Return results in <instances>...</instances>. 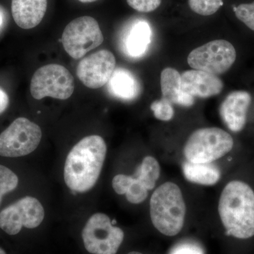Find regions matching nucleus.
<instances>
[{
    "mask_svg": "<svg viewBox=\"0 0 254 254\" xmlns=\"http://www.w3.org/2000/svg\"><path fill=\"white\" fill-rule=\"evenodd\" d=\"M107 153L101 136L85 137L73 147L65 162L64 181L70 190L86 192L95 186L101 173Z\"/></svg>",
    "mask_w": 254,
    "mask_h": 254,
    "instance_id": "nucleus-1",
    "label": "nucleus"
},
{
    "mask_svg": "<svg viewBox=\"0 0 254 254\" xmlns=\"http://www.w3.org/2000/svg\"><path fill=\"white\" fill-rule=\"evenodd\" d=\"M218 211L227 235L241 240L254 236V191L250 185L240 181L227 184Z\"/></svg>",
    "mask_w": 254,
    "mask_h": 254,
    "instance_id": "nucleus-2",
    "label": "nucleus"
},
{
    "mask_svg": "<svg viewBox=\"0 0 254 254\" xmlns=\"http://www.w3.org/2000/svg\"><path fill=\"white\" fill-rule=\"evenodd\" d=\"M150 218L159 232L173 237L180 233L185 223L186 205L180 187L166 182L155 190L150 201Z\"/></svg>",
    "mask_w": 254,
    "mask_h": 254,
    "instance_id": "nucleus-3",
    "label": "nucleus"
},
{
    "mask_svg": "<svg viewBox=\"0 0 254 254\" xmlns=\"http://www.w3.org/2000/svg\"><path fill=\"white\" fill-rule=\"evenodd\" d=\"M230 133L217 127L200 128L187 140L184 154L193 163H211L228 153L233 148Z\"/></svg>",
    "mask_w": 254,
    "mask_h": 254,
    "instance_id": "nucleus-4",
    "label": "nucleus"
},
{
    "mask_svg": "<svg viewBox=\"0 0 254 254\" xmlns=\"http://www.w3.org/2000/svg\"><path fill=\"white\" fill-rule=\"evenodd\" d=\"M124 237L123 230L114 226L104 213L92 215L82 232L85 248L93 254H116Z\"/></svg>",
    "mask_w": 254,
    "mask_h": 254,
    "instance_id": "nucleus-5",
    "label": "nucleus"
},
{
    "mask_svg": "<svg viewBox=\"0 0 254 254\" xmlns=\"http://www.w3.org/2000/svg\"><path fill=\"white\" fill-rule=\"evenodd\" d=\"M74 91V79L67 68L60 64L46 65L38 68L31 82L33 98L41 100L46 97L66 100Z\"/></svg>",
    "mask_w": 254,
    "mask_h": 254,
    "instance_id": "nucleus-6",
    "label": "nucleus"
},
{
    "mask_svg": "<svg viewBox=\"0 0 254 254\" xmlns=\"http://www.w3.org/2000/svg\"><path fill=\"white\" fill-rule=\"evenodd\" d=\"M104 41L98 21L91 16L75 18L64 30L62 42L65 51L75 60L83 58Z\"/></svg>",
    "mask_w": 254,
    "mask_h": 254,
    "instance_id": "nucleus-7",
    "label": "nucleus"
},
{
    "mask_svg": "<svg viewBox=\"0 0 254 254\" xmlns=\"http://www.w3.org/2000/svg\"><path fill=\"white\" fill-rule=\"evenodd\" d=\"M160 173L158 162L153 157L147 156L137 169L134 177L116 175L113 180V187L118 194H126L128 202L138 204L144 201L148 190L154 188Z\"/></svg>",
    "mask_w": 254,
    "mask_h": 254,
    "instance_id": "nucleus-8",
    "label": "nucleus"
},
{
    "mask_svg": "<svg viewBox=\"0 0 254 254\" xmlns=\"http://www.w3.org/2000/svg\"><path fill=\"white\" fill-rule=\"evenodd\" d=\"M41 138L38 125L28 119L17 118L0 134V155L18 158L30 154L39 145Z\"/></svg>",
    "mask_w": 254,
    "mask_h": 254,
    "instance_id": "nucleus-9",
    "label": "nucleus"
},
{
    "mask_svg": "<svg viewBox=\"0 0 254 254\" xmlns=\"http://www.w3.org/2000/svg\"><path fill=\"white\" fill-rule=\"evenodd\" d=\"M236 58V50L232 43L215 40L192 50L187 62L193 69L218 76L228 71Z\"/></svg>",
    "mask_w": 254,
    "mask_h": 254,
    "instance_id": "nucleus-10",
    "label": "nucleus"
},
{
    "mask_svg": "<svg viewBox=\"0 0 254 254\" xmlns=\"http://www.w3.org/2000/svg\"><path fill=\"white\" fill-rule=\"evenodd\" d=\"M44 216L39 200L26 196L0 212V228L8 235H17L23 227L33 229L39 226Z\"/></svg>",
    "mask_w": 254,
    "mask_h": 254,
    "instance_id": "nucleus-11",
    "label": "nucleus"
},
{
    "mask_svg": "<svg viewBox=\"0 0 254 254\" xmlns=\"http://www.w3.org/2000/svg\"><path fill=\"white\" fill-rule=\"evenodd\" d=\"M115 66L116 60L113 53L102 50L82 60L78 64L76 74L84 86L97 89L108 83Z\"/></svg>",
    "mask_w": 254,
    "mask_h": 254,
    "instance_id": "nucleus-12",
    "label": "nucleus"
},
{
    "mask_svg": "<svg viewBox=\"0 0 254 254\" xmlns=\"http://www.w3.org/2000/svg\"><path fill=\"white\" fill-rule=\"evenodd\" d=\"M251 103L252 96L247 91H234L227 95L220 105V115L229 129L233 132L243 129Z\"/></svg>",
    "mask_w": 254,
    "mask_h": 254,
    "instance_id": "nucleus-13",
    "label": "nucleus"
},
{
    "mask_svg": "<svg viewBox=\"0 0 254 254\" xmlns=\"http://www.w3.org/2000/svg\"><path fill=\"white\" fill-rule=\"evenodd\" d=\"M223 86L218 76L200 70H188L181 75L182 91L193 98L215 96L221 93Z\"/></svg>",
    "mask_w": 254,
    "mask_h": 254,
    "instance_id": "nucleus-14",
    "label": "nucleus"
},
{
    "mask_svg": "<svg viewBox=\"0 0 254 254\" xmlns=\"http://www.w3.org/2000/svg\"><path fill=\"white\" fill-rule=\"evenodd\" d=\"M151 38L152 31L148 23L143 20H137L124 35V53L131 58H141L148 50Z\"/></svg>",
    "mask_w": 254,
    "mask_h": 254,
    "instance_id": "nucleus-15",
    "label": "nucleus"
},
{
    "mask_svg": "<svg viewBox=\"0 0 254 254\" xmlns=\"http://www.w3.org/2000/svg\"><path fill=\"white\" fill-rule=\"evenodd\" d=\"M47 7V0L11 1V12L15 23L23 29H31L38 26L46 14Z\"/></svg>",
    "mask_w": 254,
    "mask_h": 254,
    "instance_id": "nucleus-16",
    "label": "nucleus"
},
{
    "mask_svg": "<svg viewBox=\"0 0 254 254\" xmlns=\"http://www.w3.org/2000/svg\"><path fill=\"white\" fill-rule=\"evenodd\" d=\"M163 98L172 104L190 107L194 104V98L182 91L181 75L173 68H165L160 76Z\"/></svg>",
    "mask_w": 254,
    "mask_h": 254,
    "instance_id": "nucleus-17",
    "label": "nucleus"
},
{
    "mask_svg": "<svg viewBox=\"0 0 254 254\" xmlns=\"http://www.w3.org/2000/svg\"><path fill=\"white\" fill-rule=\"evenodd\" d=\"M108 90L113 96L124 100H132L141 93V85L135 75L126 68L115 69L110 81Z\"/></svg>",
    "mask_w": 254,
    "mask_h": 254,
    "instance_id": "nucleus-18",
    "label": "nucleus"
},
{
    "mask_svg": "<svg viewBox=\"0 0 254 254\" xmlns=\"http://www.w3.org/2000/svg\"><path fill=\"white\" fill-rule=\"evenodd\" d=\"M184 175L187 180L201 185H213L219 181L220 172L211 163H193L187 161L183 165Z\"/></svg>",
    "mask_w": 254,
    "mask_h": 254,
    "instance_id": "nucleus-19",
    "label": "nucleus"
},
{
    "mask_svg": "<svg viewBox=\"0 0 254 254\" xmlns=\"http://www.w3.org/2000/svg\"><path fill=\"white\" fill-rule=\"evenodd\" d=\"M190 9L201 16L215 14L223 5V0H188Z\"/></svg>",
    "mask_w": 254,
    "mask_h": 254,
    "instance_id": "nucleus-20",
    "label": "nucleus"
},
{
    "mask_svg": "<svg viewBox=\"0 0 254 254\" xmlns=\"http://www.w3.org/2000/svg\"><path fill=\"white\" fill-rule=\"evenodd\" d=\"M18 183L16 174L4 165H0V204L3 195L14 190Z\"/></svg>",
    "mask_w": 254,
    "mask_h": 254,
    "instance_id": "nucleus-21",
    "label": "nucleus"
},
{
    "mask_svg": "<svg viewBox=\"0 0 254 254\" xmlns=\"http://www.w3.org/2000/svg\"><path fill=\"white\" fill-rule=\"evenodd\" d=\"M150 108L153 112L155 118L162 121L172 120L175 114L173 104L163 98L153 102Z\"/></svg>",
    "mask_w": 254,
    "mask_h": 254,
    "instance_id": "nucleus-22",
    "label": "nucleus"
},
{
    "mask_svg": "<svg viewBox=\"0 0 254 254\" xmlns=\"http://www.w3.org/2000/svg\"><path fill=\"white\" fill-rule=\"evenodd\" d=\"M234 11L238 19L254 31V2L239 5L234 7Z\"/></svg>",
    "mask_w": 254,
    "mask_h": 254,
    "instance_id": "nucleus-23",
    "label": "nucleus"
},
{
    "mask_svg": "<svg viewBox=\"0 0 254 254\" xmlns=\"http://www.w3.org/2000/svg\"><path fill=\"white\" fill-rule=\"evenodd\" d=\"M128 4L139 12L148 13L155 11L161 4L162 0H127Z\"/></svg>",
    "mask_w": 254,
    "mask_h": 254,
    "instance_id": "nucleus-24",
    "label": "nucleus"
},
{
    "mask_svg": "<svg viewBox=\"0 0 254 254\" xmlns=\"http://www.w3.org/2000/svg\"><path fill=\"white\" fill-rule=\"evenodd\" d=\"M170 254H204V252L197 244L185 242L174 247Z\"/></svg>",
    "mask_w": 254,
    "mask_h": 254,
    "instance_id": "nucleus-25",
    "label": "nucleus"
},
{
    "mask_svg": "<svg viewBox=\"0 0 254 254\" xmlns=\"http://www.w3.org/2000/svg\"><path fill=\"white\" fill-rule=\"evenodd\" d=\"M9 105V98L4 90L0 88V114L4 113Z\"/></svg>",
    "mask_w": 254,
    "mask_h": 254,
    "instance_id": "nucleus-26",
    "label": "nucleus"
},
{
    "mask_svg": "<svg viewBox=\"0 0 254 254\" xmlns=\"http://www.w3.org/2000/svg\"><path fill=\"white\" fill-rule=\"evenodd\" d=\"M78 1H81L82 3H91L98 1V0H78Z\"/></svg>",
    "mask_w": 254,
    "mask_h": 254,
    "instance_id": "nucleus-27",
    "label": "nucleus"
},
{
    "mask_svg": "<svg viewBox=\"0 0 254 254\" xmlns=\"http://www.w3.org/2000/svg\"><path fill=\"white\" fill-rule=\"evenodd\" d=\"M1 23H2V16H1V13H0V26H1Z\"/></svg>",
    "mask_w": 254,
    "mask_h": 254,
    "instance_id": "nucleus-28",
    "label": "nucleus"
},
{
    "mask_svg": "<svg viewBox=\"0 0 254 254\" xmlns=\"http://www.w3.org/2000/svg\"><path fill=\"white\" fill-rule=\"evenodd\" d=\"M0 254H6V252H4L2 249L0 248Z\"/></svg>",
    "mask_w": 254,
    "mask_h": 254,
    "instance_id": "nucleus-29",
    "label": "nucleus"
},
{
    "mask_svg": "<svg viewBox=\"0 0 254 254\" xmlns=\"http://www.w3.org/2000/svg\"><path fill=\"white\" fill-rule=\"evenodd\" d=\"M128 254H143L139 253V252H130V253H128Z\"/></svg>",
    "mask_w": 254,
    "mask_h": 254,
    "instance_id": "nucleus-30",
    "label": "nucleus"
}]
</instances>
